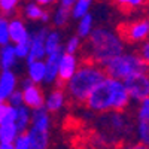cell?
Masks as SVG:
<instances>
[{"label": "cell", "instance_id": "6da1fadb", "mask_svg": "<svg viewBox=\"0 0 149 149\" xmlns=\"http://www.w3.org/2000/svg\"><path fill=\"white\" fill-rule=\"evenodd\" d=\"M131 102V97L125 86V82L106 74L90 97L86 98V109L94 113H104L110 110H125Z\"/></svg>", "mask_w": 149, "mask_h": 149}, {"label": "cell", "instance_id": "7a4b0ae2", "mask_svg": "<svg viewBox=\"0 0 149 149\" xmlns=\"http://www.w3.org/2000/svg\"><path fill=\"white\" fill-rule=\"evenodd\" d=\"M124 40L125 39L119 33L106 27H97L88 37L86 54L91 61L104 67L109 61L124 52L125 49Z\"/></svg>", "mask_w": 149, "mask_h": 149}, {"label": "cell", "instance_id": "3957f363", "mask_svg": "<svg viewBox=\"0 0 149 149\" xmlns=\"http://www.w3.org/2000/svg\"><path fill=\"white\" fill-rule=\"evenodd\" d=\"M103 69L104 67L94 61L81 64L76 73L64 84L66 93L70 100H73L74 103H85L93 90L104 79L106 70Z\"/></svg>", "mask_w": 149, "mask_h": 149}, {"label": "cell", "instance_id": "277c9868", "mask_svg": "<svg viewBox=\"0 0 149 149\" xmlns=\"http://www.w3.org/2000/svg\"><path fill=\"white\" fill-rule=\"evenodd\" d=\"M97 130L98 139L103 145H115L119 143L118 140L130 134L131 124L122 110H110L100 113L97 119Z\"/></svg>", "mask_w": 149, "mask_h": 149}, {"label": "cell", "instance_id": "5b68a950", "mask_svg": "<svg viewBox=\"0 0 149 149\" xmlns=\"http://www.w3.org/2000/svg\"><path fill=\"white\" fill-rule=\"evenodd\" d=\"M146 67H148V63L140 57V54L124 51L112 61H109L104 66V70H106V74H109V76L125 81L137 73L146 72Z\"/></svg>", "mask_w": 149, "mask_h": 149}, {"label": "cell", "instance_id": "8992f818", "mask_svg": "<svg viewBox=\"0 0 149 149\" xmlns=\"http://www.w3.org/2000/svg\"><path fill=\"white\" fill-rule=\"evenodd\" d=\"M49 30L45 26H39L34 27L31 30V39H30V54L27 58V63L33 60H45L46 58V36H48Z\"/></svg>", "mask_w": 149, "mask_h": 149}, {"label": "cell", "instance_id": "52a82bcc", "mask_svg": "<svg viewBox=\"0 0 149 149\" xmlns=\"http://www.w3.org/2000/svg\"><path fill=\"white\" fill-rule=\"evenodd\" d=\"M124 82H125L131 100L140 102L143 98L149 97V74L146 72L134 74V76L125 79Z\"/></svg>", "mask_w": 149, "mask_h": 149}, {"label": "cell", "instance_id": "ba28073f", "mask_svg": "<svg viewBox=\"0 0 149 149\" xmlns=\"http://www.w3.org/2000/svg\"><path fill=\"white\" fill-rule=\"evenodd\" d=\"M122 37L133 43H142L149 39V18H142L122 27Z\"/></svg>", "mask_w": 149, "mask_h": 149}, {"label": "cell", "instance_id": "9c48e42d", "mask_svg": "<svg viewBox=\"0 0 149 149\" xmlns=\"http://www.w3.org/2000/svg\"><path fill=\"white\" fill-rule=\"evenodd\" d=\"M21 90L24 93V103L31 109H37L45 106V94L39 84H34L31 79L21 81Z\"/></svg>", "mask_w": 149, "mask_h": 149}, {"label": "cell", "instance_id": "30bf717a", "mask_svg": "<svg viewBox=\"0 0 149 149\" xmlns=\"http://www.w3.org/2000/svg\"><path fill=\"white\" fill-rule=\"evenodd\" d=\"M79 69V61L76 58V54L64 52L60 57V79L58 84H66Z\"/></svg>", "mask_w": 149, "mask_h": 149}, {"label": "cell", "instance_id": "8fae6325", "mask_svg": "<svg viewBox=\"0 0 149 149\" xmlns=\"http://www.w3.org/2000/svg\"><path fill=\"white\" fill-rule=\"evenodd\" d=\"M17 86H18V78L14 73V70L12 69L2 70V73H0V100L6 102L9 95L18 90Z\"/></svg>", "mask_w": 149, "mask_h": 149}, {"label": "cell", "instance_id": "7c38bea8", "mask_svg": "<svg viewBox=\"0 0 149 149\" xmlns=\"http://www.w3.org/2000/svg\"><path fill=\"white\" fill-rule=\"evenodd\" d=\"M9 33H10V42L12 43L27 42L31 39V31L27 29L26 22L18 17H14L9 19Z\"/></svg>", "mask_w": 149, "mask_h": 149}, {"label": "cell", "instance_id": "4fadbf2b", "mask_svg": "<svg viewBox=\"0 0 149 149\" xmlns=\"http://www.w3.org/2000/svg\"><path fill=\"white\" fill-rule=\"evenodd\" d=\"M63 52L57 54H49L45 58V66H46V73H45V85H54L60 79V57Z\"/></svg>", "mask_w": 149, "mask_h": 149}, {"label": "cell", "instance_id": "5bb4252c", "mask_svg": "<svg viewBox=\"0 0 149 149\" xmlns=\"http://www.w3.org/2000/svg\"><path fill=\"white\" fill-rule=\"evenodd\" d=\"M66 98H67L66 91H63L61 88H54L45 97V107L51 113H57L66 106Z\"/></svg>", "mask_w": 149, "mask_h": 149}, {"label": "cell", "instance_id": "9a60e30c", "mask_svg": "<svg viewBox=\"0 0 149 149\" xmlns=\"http://www.w3.org/2000/svg\"><path fill=\"white\" fill-rule=\"evenodd\" d=\"M18 60L19 58L15 52L14 43L2 45V49H0V66H2V70L14 69L18 63Z\"/></svg>", "mask_w": 149, "mask_h": 149}, {"label": "cell", "instance_id": "2e32d148", "mask_svg": "<svg viewBox=\"0 0 149 149\" xmlns=\"http://www.w3.org/2000/svg\"><path fill=\"white\" fill-rule=\"evenodd\" d=\"M45 73H46L45 60H33L27 63V78L31 79L34 84H43Z\"/></svg>", "mask_w": 149, "mask_h": 149}, {"label": "cell", "instance_id": "e0dca14e", "mask_svg": "<svg viewBox=\"0 0 149 149\" xmlns=\"http://www.w3.org/2000/svg\"><path fill=\"white\" fill-rule=\"evenodd\" d=\"M31 142V149H45L49 145V131L30 127L27 130Z\"/></svg>", "mask_w": 149, "mask_h": 149}, {"label": "cell", "instance_id": "ac0fdd59", "mask_svg": "<svg viewBox=\"0 0 149 149\" xmlns=\"http://www.w3.org/2000/svg\"><path fill=\"white\" fill-rule=\"evenodd\" d=\"M46 55L49 54H57V52H63L64 51V45H63V36L58 30H49L46 36Z\"/></svg>", "mask_w": 149, "mask_h": 149}, {"label": "cell", "instance_id": "d6986e66", "mask_svg": "<svg viewBox=\"0 0 149 149\" xmlns=\"http://www.w3.org/2000/svg\"><path fill=\"white\" fill-rule=\"evenodd\" d=\"M31 119H33V109L29 107L27 104L19 106L18 107V113H17V119H15V124H17L19 133H26L30 128Z\"/></svg>", "mask_w": 149, "mask_h": 149}, {"label": "cell", "instance_id": "ffe728a7", "mask_svg": "<svg viewBox=\"0 0 149 149\" xmlns=\"http://www.w3.org/2000/svg\"><path fill=\"white\" fill-rule=\"evenodd\" d=\"M45 9L42 5H39L36 0H31V2L26 3L22 8V14L29 21H42L43 15H45Z\"/></svg>", "mask_w": 149, "mask_h": 149}, {"label": "cell", "instance_id": "44dd1931", "mask_svg": "<svg viewBox=\"0 0 149 149\" xmlns=\"http://www.w3.org/2000/svg\"><path fill=\"white\" fill-rule=\"evenodd\" d=\"M19 130L15 122L0 124V143H15Z\"/></svg>", "mask_w": 149, "mask_h": 149}, {"label": "cell", "instance_id": "7402d4cb", "mask_svg": "<svg viewBox=\"0 0 149 149\" xmlns=\"http://www.w3.org/2000/svg\"><path fill=\"white\" fill-rule=\"evenodd\" d=\"M94 17L91 14H86L82 18L78 19V26H76V34L81 36L82 39H88L90 34L94 30Z\"/></svg>", "mask_w": 149, "mask_h": 149}, {"label": "cell", "instance_id": "603a6c76", "mask_svg": "<svg viewBox=\"0 0 149 149\" xmlns=\"http://www.w3.org/2000/svg\"><path fill=\"white\" fill-rule=\"evenodd\" d=\"M70 18H72V9L70 8H66L63 5H60L54 10V14L51 17V21H52V24L55 26V29H61V27H64L66 24L69 22Z\"/></svg>", "mask_w": 149, "mask_h": 149}, {"label": "cell", "instance_id": "cb8c5ba5", "mask_svg": "<svg viewBox=\"0 0 149 149\" xmlns=\"http://www.w3.org/2000/svg\"><path fill=\"white\" fill-rule=\"evenodd\" d=\"M136 137L140 148H149V121H137L136 124Z\"/></svg>", "mask_w": 149, "mask_h": 149}, {"label": "cell", "instance_id": "d4e9b609", "mask_svg": "<svg viewBox=\"0 0 149 149\" xmlns=\"http://www.w3.org/2000/svg\"><path fill=\"white\" fill-rule=\"evenodd\" d=\"M93 3H94V0H76V2H74V5L70 8V9H72V18L79 19V18H82L84 15L90 14Z\"/></svg>", "mask_w": 149, "mask_h": 149}, {"label": "cell", "instance_id": "484cf974", "mask_svg": "<svg viewBox=\"0 0 149 149\" xmlns=\"http://www.w3.org/2000/svg\"><path fill=\"white\" fill-rule=\"evenodd\" d=\"M82 37L81 36H70L69 39L66 40V43H64V52H70V54H76L79 49H81V46H82Z\"/></svg>", "mask_w": 149, "mask_h": 149}, {"label": "cell", "instance_id": "4316f807", "mask_svg": "<svg viewBox=\"0 0 149 149\" xmlns=\"http://www.w3.org/2000/svg\"><path fill=\"white\" fill-rule=\"evenodd\" d=\"M10 42V33H9V19L2 17L0 19V45H8Z\"/></svg>", "mask_w": 149, "mask_h": 149}, {"label": "cell", "instance_id": "83f0119b", "mask_svg": "<svg viewBox=\"0 0 149 149\" xmlns=\"http://www.w3.org/2000/svg\"><path fill=\"white\" fill-rule=\"evenodd\" d=\"M115 3L127 10H134V9H140L145 6L146 0H115Z\"/></svg>", "mask_w": 149, "mask_h": 149}, {"label": "cell", "instance_id": "f1b7e54d", "mask_svg": "<svg viewBox=\"0 0 149 149\" xmlns=\"http://www.w3.org/2000/svg\"><path fill=\"white\" fill-rule=\"evenodd\" d=\"M137 121H149V97H146V98L139 102Z\"/></svg>", "mask_w": 149, "mask_h": 149}, {"label": "cell", "instance_id": "f546056e", "mask_svg": "<svg viewBox=\"0 0 149 149\" xmlns=\"http://www.w3.org/2000/svg\"><path fill=\"white\" fill-rule=\"evenodd\" d=\"M21 0H0V9L5 15H14Z\"/></svg>", "mask_w": 149, "mask_h": 149}, {"label": "cell", "instance_id": "4dcf8cb0", "mask_svg": "<svg viewBox=\"0 0 149 149\" xmlns=\"http://www.w3.org/2000/svg\"><path fill=\"white\" fill-rule=\"evenodd\" d=\"M15 46V52L18 55L19 60H27L29 58V54H30V40L27 42H19V43H14Z\"/></svg>", "mask_w": 149, "mask_h": 149}, {"label": "cell", "instance_id": "1f68e13d", "mask_svg": "<svg viewBox=\"0 0 149 149\" xmlns=\"http://www.w3.org/2000/svg\"><path fill=\"white\" fill-rule=\"evenodd\" d=\"M15 149H31V142L29 137V133H19L15 139Z\"/></svg>", "mask_w": 149, "mask_h": 149}, {"label": "cell", "instance_id": "d6a6232c", "mask_svg": "<svg viewBox=\"0 0 149 149\" xmlns=\"http://www.w3.org/2000/svg\"><path fill=\"white\" fill-rule=\"evenodd\" d=\"M10 106H15V107H19V106H22V104H26L24 103V93H22V90H17V91H14L10 95H9V98L6 100Z\"/></svg>", "mask_w": 149, "mask_h": 149}, {"label": "cell", "instance_id": "836d02e7", "mask_svg": "<svg viewBox=\"0 0 149 149\" xmlns=\"http://www.w3.org/2000/svg\"><path fill=\"white\" fill-rule=\"evenodd\" d=\"M139 54H140V57L146 61V63H149V39H146L145 42L140 43V46H139Z\"/></svg>", "mask_w": 149, "mask_h": 149}, {"label": "cell", "instance_id": "e575fe53", "mask_svg": "<svg viewBox=\"0 0 149 149\" xmlns=\"http://www.w3.org/2000/svg\"><path fill=\"white\" fill-rule=\"evenodd\" d=\"M36 2L39 3V5H42L43 8H46V6H51V5H54V3L57 2V0H36Z\"/></svg>", "mask_w": 149, "mask_h": 149}, {"label": "cell", "instance_id": "d590c367", "mask_svg": "<svg viewBox=\"0 0 149 149\" xmlns=\"http://www.w3.org/2000/svg\"><path fill=\"white\" fill-rule=\"evenodd\" d=\"M58 2H60V5H63V6H66V8H72L76 0H58Z\"/></svg>", "mask_w": 149, "mask_h": 149}, {"label": "cell", "instance_id": "8d00e7d4", "mask_svg": "<svg viewBox=\"0 0 149 149\" xmlns=\"http://www.w3.org/2000/svg\"><path fill=\"white\" fill-rule=\"evenodd\" d=\"M146 73L149 74V63H148V67H146Z\"/></svg>", "mask_w": 149, "mask_h": 149}, {"label": "cell", "instance_id": "74e56055", "mask_svg": "<svg viewBox=\"0 0 149 149\" xmlns=\"http://www.w3.org/2000/svg\"><path fill=\"white\" fill-rule=\"evenodd\" d=\"M148 17H149V6H148Z\"/></svg>", "mask_w": 149, "mask_h": 149}]
</instances>
